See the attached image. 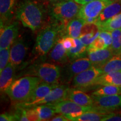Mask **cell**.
Returning <instances> with one entry per match:
<instances>
[{
    "instance_id": "5bb4252c",
    "label": "cell",
    "mask_w": 121,
    "mask_h": 121,
    "mask_svg": "<svg viewBox=\"0 0 121 121\" xmlns=\"http://www.w3.org/2000/svg\"><path fill=\"white\" fill-rule=\"evenodd\" d=\"M58 84H51L46 82H40L36 87L31 96L26 102L17 104L19 107L28 108L30 104L45 97L53 89L58 86Z\"/></svg>"
},
{
    "instance_id": "d6986e66",
    "label": "cell",
    "mask_w": 121,
    "mask_h": 121,
    "mask_svg": "<svg viewBox=\"0 0 121 121\" xmlns=\"http://www.w3.org/2000/svg\"><path fill=\"white\" fill-rule=\"evenodd\" d=\"M121 86V69L103 73L95 80L93 85Z\"/></svg>"
},
{
    "instance_id": "f1b7e54d",
    "label": "cell",
    "mask_w": 121,
    "mask_h": 121,
    "mask_svg": "<svg viewBox=\"0 0 121 121\" xmlns=\"http://www.w3.org/2000/svg\"><path fill=\"white\" fill-rule=\"evenodd\" d=\"M121 94V86L104 85L94 92L92 95L95 96H108Z\"/></svg>"
},
{
    "instance_id": "8d00e7d4",
    "label": "cell",
    "mask_w": 121,
    "mask_h": 121,
    "mask_svg": "<svg viewBox=\"0 0 121 121\" xmlns=\"http://www.w3.org/2000/svg\"><path fill=\"white\" fill-rule=\"evenodd\" d=\"M49 121H69V120L67 118L65 115L60 114L58 116H55V117H52Z\"/></svg>"
},
{
    "instance_id": "9a60e30c",
    "label": "cell",
    "mask_w": 121,
    "mask_h": 121,
    "mask_svg": "<svg viewBox=\"0 0 121 121\" xmlns=\"http://www.w3.org/2000/svg\"><path fill=\"white\" fill-rule=\"evenodd\" d=\"M114 55L111 48L97 50V51L87 52L88 58L90 59L93 66L100 67Z\"/></svg>"
},
{
    "instance_id": "44dd1931",
    "label": "cell",
    "mask_w": 121,
    "mask_h": 121,
    "mask_svg": "<svg viewBox=\"0 0 121 121\" xmlns=\"http://www.w3.org/2000/svg\"><path fill=\"white\" fill-rule=\"evenodd\" d=\"M121 12V0L115 1L106 7L96 19V25L102 23Z\"/></svg>"
},
{
    "instance_id": "30bf717a",
    "label": "cell",
    "mask_w": 121,
    "mask_h": 121,
    "mask_svg": "<svg viewBox=\"0 0 121 121\" xmlns=\"http://www.w3.org/2000/svg\"><path fill=\"white\" fill-rule=\"evenodd\" d=\"M69 90V87L66 85H58L53 89L45 97L30 104L28 108L42 104L54 103L62 100L66 98Z\"/></svg>"
},
{
    "instance_id": "603a6c76",
    "label": "cell",
    "mask_w": 121,
    "mask_h": 121,
    "mask_svg": "<svg viewBox=\"0 0 121 121\" xmlns=\"http://www.w3.org/2000/svg\"><path fill=\"white\" fill-rule=\"evenodd\" d=\"M86 22L84 19L76 17L69 22L66 26V34L73 38H79L81 30Z\"/></svg>"
},
{
    "instance_id": "3957f363",
    "label": "cell",
    "mask_w": 121,
    "mask_h": 121,
    "mask_svg": "<svg viewBox=\"0 0 121 121\" xmlns=\"http://www.w3.org/2000/svg\"><path fill=\"white\" fill-rule=\"evenodd\" d=\"M81 6L82 4H78L75 0L61 1L52 4L50 9V14L66 28L71 21L78 17Z\"/></svg>"
},
{
    "instance_id": "5b68a950",
    "label": "cell",
    "mask_w": 121,
    "mask_h": 121,
    "mask_svg": "<svg viewBox=\"0 0 121 121\" xmlns=\"http://www.w3.org/2000/svg\"><path fill=\"white\" fill-rule=\"evenodd\" d=\"M51 104L55 109L56 113L65 115L69 121H73L75 118L86 112H100L95 107L80 105L73 101L67 99H63L58 102L51 103Z\"/></svg>"
},
{
    "instance_id": "4dcf8cb0",
    "label": "cell",
    "mask_w": 121,
    "mask_h": 121,
    "mask_svg": "<svg viewBox=\"0 0 121 121\" xmlns=\"http://www.w3.org/2000/svg\"><path fill=\"white\" fill-rule=\"evenodd\" d=\"M10 47L0 48V72L6 67L10 62Z\"/></svg>"
},
{
    "instance_id": "d6a6232c",
    "label": "cell",
    "mask_w": 121,
    "mask_h": 121,
    "mask_svg": "<svg viewBox=\"0 0 121 121\" xmlns=\"http://www.w3.org/2000/svg\"><path fill=\"white\" fill-rule=\"evenodd\" d=\"M99 37L102 38L105 42L107 48H110L112 43V37L111 31H100Z\"/></svg>"
},
{
    "instance_id": "2e32d148",
    "label": "cell",
    "mask_w": 121,
    "mask_h": 121,
    "mask_svg": "<svg viewBox=\"0 0 121 121\" xmlns=\"http://www.w3.org/2000/svg\"><path fill=\"white\" fill-rule=\"evenodd\" d=\"M49 57L51 61L57 64H64L67 61L69 58L67 52L63 46L62 38L57 40L50 51Z\"/></svg>"
},
{
    "instance_id": "ac0fdd59",
    "label": "cell",
    "mask_w": 121,
    "mask_h": 121,
    "mask_svg": "<svg viewBox=\"0 0 121 121\" xmlns=\"http://www.w3.org/2000/svg\"><path fill=\"white\" fill-rule=\"evenodd\" d=\"M66 99L71 100L81 106L93 107V97L78 89H69Z\"/></svg>"
},
{
    "instance_id": "836d02e7",
    "label": "cell",
    "mask_w": 121,
    "mask_h": 121,
    "mask_svg": "<svg viewBox=\"0 0 121 121\" xmlns=\"http://www.w3.org/2000/svg\"><path fill=\"white\" fill-rule=\"evenodd\" d=\"M62 43L63 46L67 51L72 47H75L76 46V43L75 38H73L70 37H66L62 38Z\"/></svg>"
},
{
    "instance_id": "d4e9b609",
    "label": "cell",
    "mask_w": 121,
    "mask_h": 121,
    "mask_svg": "<svg viewBox=\"0 0 121 121\" xmlns=\"http://www.w3.org/2000/svg\"><path fill=\"white\" fill-rule=\"evenodd\" d=\"M99 69L103 73L121 69V52L115 54L105 63L100 66Z\"/></svg>"
},
{
    "instance_id": "1f68e13d",
    "label": "cell",
    "mask_w": 121,
    "mask_h": 121,
    "mask_svg": "<svg viewBox=\"0 0 121 121\" xmlns=\"http://www.w3.org/2000/svg\"><path fill=\"white\" fill-rule=\"evenodd\" d=\"M104 48H107L105 42L102 38L98 37L87 47V52L97 51V50L104 49Z\"/></svg>"
},
{
    "instance_id": "d590c367",
    "label": "cell",
    "mask_w": 121,
    "mask_h": 121,
    "mask_svg": "<svg viewBox=\"0 0 121 121\" xmlns=\"http://www.w3.org/2000/svg\"><path fill=\"white\" fill-rule=\"evenodd\" d=\"M121 121V116L119 114H116L114 113H109L107 117L104 119V121Z\"/></svg>"
},
{
    "instance_id": "6da1fadb",
    "label": "cell",
    "mask_w": 121,
    "mask_h": 121,
    "mask_svg": "<svg viewBox=\"0 0 121 121\" xmlns=\"http://www.w3.org/2000/svg\"><path fill=\"white\" fill-rule=\"evenodd\" d=\"M16 17L24 27L35 31L43 24V10L37 2L31 0H25L18 7Z\"/></svg>"
},
{
    "instance_id": "277c9868",
    "label": "cell",
    "mask_w": 121,
    "mask_h": 121,
    "mask_svg": "<svg viewBox=\"0 0 121 121\" xmlns=\"http://www.w3.org/2000/svg\"><path fill=\"white\" fill-rule=\"evenodd\" d=\"M60 27L49 25L42 30L38 35L33 52L38 57H43L48 53L57 42Z\"/></svg>"
},
{
    "instance_id": "ba28073f",
    "label": "cell",
    "mask_w": 121,
    "mask_h": 121,
    "mask_svg": "<svg viewBox=\"0 0 121 121\" xmlns=\"http://www.w3.org/2000/svg\"><path fill=\"white\" fill-rule=\"evenodd\" d=\"M93 107L100 112L108 113L121 107V94L108 96H95L92 95Z\"/></svg>"
},
{
    "instance_id": "8992f818",
    "label": "cell",
    "mask_w": 121,
    "mask_h": 121,
    "mask_svg": "<svg viewBox=\"0 0 121 121\" xmlns=\"http://www.w3.org/2000/svg\"><path fill=\"white\" fill-rule=\"evenodd\" d=\"M117 0H94L83 4L78 17L84 19L86 23H95L103 10Z\"/></svg>"
},
{
    "instance_id": "4fadbf2b",
    "label": "cell",
    "mask_w": 121,
    "mask_h": 121,
    "mask_svg": "<svg viewBox=\"0 0 121 121\" xmlns=\"http://www.w3.org/2000/svg\"><path fill=\"white\" fill-rule=\"evenodd\" d=\"M28 51V47L22 39L15 40L10 48V62L15 68L22 64Z\"/></svg>"
},
{
    "instance_id": "9c48e42d",
    "label": "cell",
    "mask_w": 121,
    "mask_h": 121,
    "mask_svg": "<svg viewBox=\"0 0 121 121\" xmlns=\"http://www.w3.org/2000/svg\"><path fill=\"white\" fill-rule=\"evenodd\" d=\"M103 72L99 67L93 66L86 70L76 75L73 78L72 85L75 87H86L92 86L95 80Z\"/></svg>"
},
{
    "instance_id": "f546056e",
    "label": "cell",
    "mask_w": 121,
    "mask_h": 121,
    "mask_svg": "<svg viewBox=\"0 0 121 121\" xmlns=\"http://www.w3.org/2000/svg\"><path fill=\"white\" fill-rule=\"evenodd\" d=\"M112 43L110 48L115 54L121 52V28L111 31Z\"/></svg>"
},
{
    "instance_id": "83f0119b",
    "label": "cell",
    "mask_w": 121,
    "mask_h": 121,
    "mask_svg": "<svg viewBox=\"0 0 121 121\" xmlns=\"http://www.w3.org/2000/svg\"><path fill=\"white\" fill-rule=\"evenodd\" d=\"M109 113L89 112L75 118L73 121H104V119L108 116Z\"/></svg>"
},
{
    "instance_id": "484cf974",
    "label": "cell",
    "mask_w": 121,
    "mask_h": 121,
    "mask_svg": "<svg viewBox=\"0 0 121 121\" xmlns=\"http://www.w3.org/2000/svg\"><path fill=\"white\" fill-rule=\"evenodd\" d=\"M100 31H109L121 28V12L102 23L98 24Z\"/></svg>"
},
{
    "instance_id": "4316f807",
    "label": "cell",
    "mask_w": 121,
    "mask_h": 121,
    "mask_svg": "<svg viewBox=\"0 0 121 121\" xmlns=\"http://www.w3.org/2000/svg\"><path fill=\"white\" fill-rule=\"evenodd\" d=\"M76 46L75 47H72L67 51L69 58L71 60L83 57L87 52V46L85 45L80 40L79 38H75Z\"/></svg>"
},
{
    "instance_id": "74e56055",
    "label": "cell",
    "mask_w": 121,
    "mask_h": 121,
    "mask_svg": "<svg viewBox=\"0 0 121 121\" xmlns=\"http://www.w3.org/2000/svg\"><path fill=\"white\" fill-rule=\"evenodd\" d=\"M75 1L76 2H78V4H82V5H83V4H86V3H87V2L94 1V0H75Z\"/></svg>"
},
{
    "instance_id": "7a4b0ae2",
    "label": "cell",
    "mask_w": 121,
    "mask_h": 121,
    "mask_svg": "<svg viewBox=\"0 0 121 121\" xmlns=\"http://www.w3.org/2000/svg\"><path fill=\"white\" fill-rule=\"evenodd\" d=\"M41 80L37 76H27L15 80L6 91L13 102L21 103L29 99Z\"/></svg>"
},
{
    "instance_id": "7402d4cb",
    "label": "cell",
    "mask_w": 121,
    "mask_h": 121,
    "mask_svg": "<svg viewBox=\"0 0 121 121\" xmlns=\"http://www.w3.org/2000/svg\"><path fill=\"white\" fill-rule=\"evenodd\" d=\"M15 0H0L1 24H7L11 19L15 6Z\"/></svg>"
},
{
    "instance_id": "f35d334b",
    "label": "cell",
    "mask_w": 121,
    "mask_h": 121,
    "mask_svg": "<svg viewBox=\"0 0 121 121\" xmlns=\"http://www.w3.org/2000/svg\"><path fill=\"white\" fill-rule=\"evenodd\" d=\"M50 1H52V2H60V1H63V0H49Z\"/></svg>"
},
{
    "instance_id": "cb8c5ba5",
    "label": "cell",
    "mask_w": 121,
    "mask_h": 121,
    "mask_svg": "<svg viewBox=\"0 0 121 121\" xmlns=\"http://www.w3.org/2000/svg\"><path fill=\"white\" fill-rule=\"evenodd\" d=\"M32 107L37 115L38 121H49L56 113L51 104H42Z\"/></svg>"
},
{
    "instance_id": "e0dca14e",
    "label": "cell",
    "mask_w": 121,
    "mask_h": 121,
    "mask_svg": "<svg viewBox=\"0 0 121 121\" xmlns=\"http://www.w3.org/2000/svg\"><path fill=\"white\" fill-rule=\"evenodd\" d=\"M100 32L97 25L94 23H86L81 30L79 39L82 43L88 47L99 37Z\"/></svg>"
},
{
    "instance_id": "e575fe53",
    "label": "cell",
    "mask_w": 121,
    "mask_h": 121,
    "mask_svg": "<svg viewBox=\"0 0 121 121\" xmlns=\"http://www.w3.org/2000/svg\"><path fill=\"white\" fill-rule=\"evenodd\" d=\"M0 121H13L16 120V116L15 114H11L9 113H2L0 116Z\"/></svg>"
},
{
    "instance_id": "52a82bcc",
    "label": "cell",
    "mask_w": 121,
    "mask_h": 121,
    "mask_svg": "<svg viewBox=\"0 0 121 121\" xmlns=\"http://www.w3.org/2000/svg\"><path fill=\"white\" fill-rule=\"evenodd\" d=\"M60 74V69L58 66L54 63L44 62L37 66L32 75L38 77L44 82L58 84Z\"/></svg>"
},
{
    "instance_id": "7c38bea8",
    "label": "cell",
    "mask_w": 121,
    "mask_h": 121,
    "mask_svg": "<svg viewBox=\"0 0 121 121\" xmlns=\"http://www.w3.org/2000/svg\"><path fill=\"white\" fill-rule=\"evenodd\" d=\"M0 29V48L10 47L19 32L17 22H13L9 25L1 24Z\"/></svg>"
},
{
    "instance_id": "ffe728a7",
    "label": "cell",
    "mask_w": 121,
    "mask_h": 121,
    "mask_svg": "<svg viewBox=\"0 0 121 121\" xmlns=\"http://www.w3.org/2000/svg\"><path fill=\"white\" fill-rule=\"evenodd\" d=\"M16 68L9 62L6 67L0 74V90L1 93H6V90L13 82Z\"/></svg>"
},
{
    "instance_id": "8fae6325",
    "label": "cell",
    "mask_w": 121,
    "mask_h": 121,
    "mask_svg": "<svg viewBox=\"0 0 121 121\" xmlns=\"http://www.w3.org/2000/svg\"><path fill=\"white\" fill-rule=\"evenodd\" d=\"M93 66L88 57H81L75 59L65 69L63 75L66 79L73 78L76 75Z\"/></svg>"
}]
</instances>
